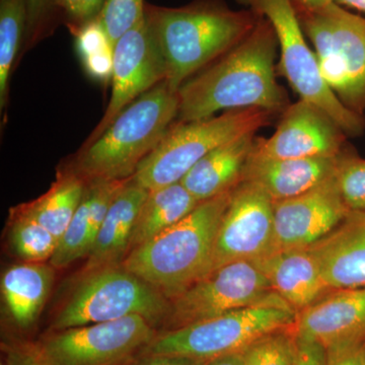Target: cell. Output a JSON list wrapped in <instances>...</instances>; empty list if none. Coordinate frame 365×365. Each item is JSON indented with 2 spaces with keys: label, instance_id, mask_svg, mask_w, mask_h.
<instances>
[{
  "label": "cell",
  "instance_id": "40",
  "mask_svg": "<svg viewBox=\"0 0 365 365\" xmlns=\"http://www.w3.org/2000/svg\"><path fill=\"white\" fill-rule=\"evenodd\" d=\"M297 1L302 2V4H306V6H317L331 1V0H297Z\"/></svg>",
  "mask_w": 365,
  "mask_h": 365
},
{
  "label": "cell",
  "instance_id": "1",
  "mask_svg": "<svg viewBox=\"0 0 365 365\" xmlns=\"http://www.w3.org/2000/svg\"><path fill=\"white\" fill-rule=\"evenodd\" d=\"M277 48L272 26L260 16L241 43L180 88L182 121L207 119L223 110L284 112L289 103L275 78Z\"/></svg>",
  "mask_w": 365,
  "mask_h": 365
},
{
  "label": "cell",
  "instance_id": "4",
  "mask_svg": "<svg viewBox=\"0 0 365 365\" xmlns=\"http://www.w3.org/2000/svg\"><path fill=\"white\" fill-rule=\"evenodd\" d=\"M179 108L178 93L165 81L146 91L102 135L83 146L76 172L86 182L129 179L158 148Z\"/></svg>",
  "mask_w": 365,
  "mask_h": 365
},
{
  "label": "cell",
  "instance_id": "24",
  "mask_svg": "<svg viewBox=\"0 0 365 365\" xmlns=\"http://www.w3.org/2000/svg\"><path fill=\"white\" fill-rule=\"evenodd\" d=\"M88 182L76 170L60 173L51 188L21 208L60 240L83 200Z\"/></svg>",
  "mask_w": 365,
  "mask_h": 365
},
{
  "label": "cell",
  "instance_id": "2",
  "mask_svg": "<svg viewBox=\"0 0 365 365\" xmlns=\"http://www.w3.org/2000/svg\"><path fill=\"white\" fill-rule=\"evenodd\" d=\"M165 66V85L173 91L190 76L241 43L261 16L234 11L222 0H196L188 6H145Z\"/></svg>",
  "mask_w": 365,
  "mask_h": 365
},
{
  "label": "cell",
  "instance_id": "33",
  "mask_svg": "<svg viewBox=\"0 0 365 365\" xmlns=\"http://www.w3.org/2000/svg\"><path fill=\"white\" fill-rule=\"evenodd\" d=\"M106 0H57L69 20V28H78L100 16Z\"/></svg>",
  "mask_w": 365,
  "mask_h": 365
},
{
  "label": "cell",
  "instance_id": "23",
  "mask_svg": "<svg viewBox=\"0 0 365 365\" xmlns=\"http://www.w3.org/2000/svg\"><path fill=\"white\" fill-rule=\"evenodd\" d=\"M199 203L181 182L150 190L137 216L130 251L176 225Z\"/></svg>",
  "mask_w": 365,
  "mask_h": 365
},
{
  "label": "cell",
  "instance_id": "26",
  "mask_svg": "<svg viewBox=\"0 0 365 365\" xmlns=\"http://www.w3.org/2000/svg\"><path fill=\"white\" fill-rule=\"evenodd\" d=\"M71 30L76 39V51L86 73L100 83L111 81L114 45L100 19Z\"/></svg>",
  "mask_w": 365,
  "mask_h": 365
},
{
  "label": "cell",
  "instance_id": "19",
  "mask_svg": "<svg viewBox=\"0 0 365 365\" xmlns=\"http://www.w3.org/2000/svg\"><path fill=\"white\" fill-rule=\"evenodd\" d=\"M339 155L299 160H264L250 155L242 181L259 185L273 202L287 200L335 176Z\"/></svg>",
  "mask_w": 365,
  "mask_h": 365
},
{
  "label": "cell",
  "instance_id": "37",
  "mask_svg": "<svg viewBox=\"0 0 365 365\" xmlns=\"http://www.w3.org/2000/svg\"><path fill=\"white\" fill-rule=\"evenodd\" d=\"M207 360L187 359L170 355H148L139 361L125 364L124 365H203Z\"/></svg>",
  "mask_w": 365,
  "mask_h": 365
},
{
  "label": "cell",
  "instance_id": "11",
  "mask_svg": "<svg viewBox=\"0 0 365 365\" xmlns=\"http://www.w3.org/2000/svg\"><path fill=\"white\" fill-rule=\"evenodd\" d=\"M155 337L153 324L135 314L57 331L40 347L56 365H124Z\"/></svg>",
  "mask_w": 365,
  "mask_h": 365
},
{
  "label": "cell",
  "instance_id": "38",
  "mask_svg": "<svg viewBox=\"0 0 365 365\" xmlns=\"http://www.w3.org/2000/svg\"><path fill=\"white\" fill-rule=\"evenodd\" d=\"M203 365H242V351L215 357L207 360Z\"/></svg>",
  "mask_w": 365,
  "mask_h": 365
},
{
  "label": "cell",
  "instance_id": "3",
  "mask_svg": "<svg viewBox=\"0 0 365 365\" xmlns=\"http://www.w3.org/2000/svg\"><path fill=\"white\" fill-rule=\"evenodd\" d=\"M232 191L199 203L176 225L132 250L123 268L169 300L207 275L218 228Z\"/></svg>",
  "mask_w": 365,
  "mask_h": 365
},
{
  "label": "cell",
  "instance_id": "18",
  "mask_svg": "<svg viewBox=\"0 0 365 365\" xmlns=\"http://www.w3.org/2000/svg\"><path fill=\"white\" fill-rule=\"evenodd\" d=\"M271 288L297 314L332 292L309 247L276 250L255 261Z\"/></svg>",
  "mask_w": 365,
  "mask_h": 365
},
{
  "label": "cell",
  "instance_id": "28",
  "mask_svg": "<svg viewBox=\"0 0 365 365\" xmlns=\"http://www.w3.org/2000/svg\"><path fill=\"white\" fill-rule=\"evenodd\" d=\"M91 247L90 196L86 185L83 200L66 232L60 237L58 246L50 259V263L54 268H66L78 259L88 256Z\"/></svg>",
  "mask_w": 365,
  "mask_h": 365
},
{
  "label": "cell",
  "instance_id": "16",
  "mask_svg": "<svg viewBox=\"0 0 365 365\" xmlns=\"http://www.w3.org/2000/svg\"><path fill=\"white\" fill-rule=\"evenodd\" d=\"M292 329L327 349L365 342V287L333 290L297 314Z\"/></svg>",
  "mask_w": 365,
  "mask_h": 365
},
{
  "label": "cell",
  "instance_id": "34",
  "mask_svg": "<svg viewBox=\"0 0 365 365\" xmlns=\"http://www.w3.org/2000/svg\"><path fill=\"white\" fill-rule=\"evenodd\" d=\"M294 331V329H292ZM295 365H328V351L318 341L294 333Z\"/></svg>",
  "mask_w": 365,
  "mask_h": 365
},
{
  "label": "cell",
  "instance_id": "6",
  "mask_svg": "<svg viewBox=\"0 0 365 365\" xmlns=\"http://www.w3.org/2000/svg\"><path fill=\"white\" fill-rule=\"evenodd\" d=\"M272 115L252 108L172 125L158 148L138 165L132 180L150 191L181 182L210 151L246 134L256 133L269 124Z\"/></svg>",
  "mask_w": 365,
  "mask_h": 365
},
{
  "label": "cell",
  "instance_id": "10",
  "mask_svg": "<svg viewBox=\"0 0 365 365\" xmlns=\"http://www.w3.org/2000/svg\"><path fill=\"white\" fill-rule=\"evenodd\" d=\"M263 272L251 261H235L211 271L170 299L168 331L259 306L277 297Z\"/></svg>",
  "mask_w": 365,
  "mask_h": 365
},
{
  "label": "cell",
  "instance_id": "5",
  "mask_svg": "<svg viewBox=\"0 0 365 365\" xmlns=\"http://www.w3.org/2000/svg\"><path fill=\"white\" fill-rule=\"evenodd\" d=\"M327 85L350 111L365 112V18L331 1L309 6L294 0Z\"/></svg>",
  "mask_w": 365,
  "mask_h": 365
},
{
  "label": "cell",
  "instance_id": "9",
  "mask_svg": "<svg viewBox=\"0 0 365 365\" xmlns=\"http://www.w3.org/2000/svg\"><path fill=\"white\" fill-rule=\"evenodd\" d=\"M170 300L125 268L108 267L88 274L57 314L55 331L141 316L155 325L165 321Z\"/></svg>",
  "mask_w": 365,
  "mask_h": 365
},
{
  "label": "cell",
  "instance_id": "30",
  "mask_svg": "<svg viewBox=\"0 0 365 365\" xmlns=\"http://www.w3.org/2000/svg\"><path fill=\"white\" fill-rule=\"evenodd\" d=\"M335 180L348 209L365 212V158L345 148L338 160Z\"/></svg>",
  "mask_w": 365,
  "mask_h": 365
},
{
  "label": "cell",
  "instance_id": "7",
  "mask_svg": "<svg viewBox=\"0 0 365 365\" xmlns=\"http://www.w3.org/2000/svg\"><path fill=\"white\" fill-rule=\"evenodd\" d=\"M297 317V312L277 297L259 306L167 331L155 337L145 352L146 355L210 360L242 351L267 334L292 328Z\"/></svg>",
  "mask_w": 365,
  "mask_h": 365
},
{
  "label": "cell",
  "instance_id": "31",
  "mask_svg": "<svg viewBox=\"0 0 365 365\" xmlns=\"http://www.w3.org/2000/svg\"><path fill=\"white\" fill-rule=\"evenodd\" d=\"M145 6L144 0H106L98 19L113 45L143 20Z\"/></svg>",
  "mask_w": 365,
  "mask_h": 365
},
{
  "label": "cell",
  "instance_id": "17",
  "mask_svg": "<svg viewBox=\"0 0 365 365\" xmlns=\"http://www.w3.org/2000/svg\"><path fill=\"white\" fill-rule=\"evenodd\" d=\"M309 249L331 290L365 287V212L350 210Z\"/></svg>",
  "mask_w": 365,
  "mask_h": 365
},
{
  "label": "cell",
  "instance_id": "12",
  "mask_svg": "<svg viewBox=\"0 0 365 365\" xmlns=\"http://www.w3.org/2000/svg\"><path fill=\"white\" fill-rule=\"evenodd\" d=\"M274 251L273 200L259 185L241 181L218 228L210 272L232 262L260 260Z\"/></svg>",
  "mask_w": 365,
  "mask_h": 365
},
{
  "label": "cell",
  "instance_id": "39",
  "mask_svg": "<svg viewBox=\"0 0 365 365\" xmlns=\"http://www.w3.org/2000/svg\"><path fill=\"white\" fill-rule=\"evenodd\" d=\"M332 1L345 9L349 7L365 14V0H332Z\"/></svg>",
  "mask_w": 365,
  "mask_h": 365
},
{
  "label": "cell",
  "instance_id": "29",
  "mask_svg": "<svg viewBox=\"0 0 365 365\" xmlns=\"http://www.w3.org/2000/svg\"><path fill=\"white\" fill-rule=\"evenodd\" d=\"M292 328L259 338L242 350V365H295Z\"/></svg>",
  "mask_w": 365,
  "mask_h": 365
},
{
  "label": "cell",
  "instance_id": "41",
  "mask_svg": "<svg viewBox=\"0 0 365 365\" xmlns=\"http://www.w3.org/2000/svg\"><path fill=\"white\" fill-rule=\"evenodd\" d=\"M1 365H4V364H1Z\"/></svg>",
  "mask_w": 365,
  "mask_h": 365
},
{
  "label": "cell",
  "instance_id": "22",
  "mask_svg": "<svg viewBox=\"0 0 365 365\" xmlns=\"http://www.w3.org/2000/svg\"><path fill=\"white\" fill-rule=\"evenodd\" d=\"M54 272L43 263L11 266L1 278V290L9 313L20 328L32 326L50 294Z\"/></svg>",
  "mask_w": 365,
  "mask_h": 365
},
{
  "label": "cell",
  "instance_id": "15",
  "mask_svg": "<svg viewBox=\"0 0 365 365\" xmlns=\"http://www.w3.org/2000/svg\"><path fill=\"white\" fill-rule=\"evenodd\" d=\"M335 176L302 195L274 202L276 250L307 248L337 227L349 212Z\"/></svg>",
  "mask_w": 365,
  "mask_h": 365
},
{
  "label": "cell",
  "instance_id": "13",
  "mask_svg": "<svg viewBox=\"0 0 365 365\" xmlns=\"http://www.w3.org/2000/svg\"><path fill=\"white\" fill-rule=\"evenodd\" d=\"M165 79V66L153 29L143 20L114 46L112 93L104 116L86 144L96 140L134 101Z\"/></svg>",
  "mask_w": 365,
  "mask_h": 365
},
{
  "label": "cell",
  "instance_id": "36",
  "mask_svg": "<svg viewBox=\"0 0 365 365\" xmlns=\"http://www.w3.org/2000/svg\"><path fill=\"white\" fill-rule=\"evenodd\" d=\"M328 365H365V342L327 349Z\"/></svg>",
  "mask_w": 365,
  "mask_h": 365
},
{
  "label": "cell",
  "instance_id": "20",
  "mask_svg": "<svg viewBox=\"0 0 365 365\" xmlns=\"http://www.w3.org/2000/svg\"><path fill=\"white\" fill-rule=\"evenodd\" d=\"M150 190L139 186L132 178L119 193L108 210L86 265V273L117 266L130 251V242L137 216Z\"/></svg>",
  "mask_w": 365,
  "mask_h": 365
},
{
  "label": "cell",
  "instance_id": "8",
  "mask_svg": "<svg viewBox=\"0 0 365 365\" xmlns=\"http://www.w3.org/2000/svg\"><path fill=\"white\" fill-rule=\"evenodd\" d=\"M272 26L280 48V71L300 100L318 106L347 136L361 135L364 116L350 111L324 81L314 50L306 41L294 0H235Z\"/></svg>",
  "mask_w": 365,
  "mask_h": 365
},
{
  "label": "cell",
  "instance_id": "35",
  "mask_svg": "<svg viewBox=\"0 0 365 365\" xmlns=\"http://www.w3.org/2000/svg\"><path fill=\"white\" fill-rule=\"evenodd\" d=\"M6 365H56L48 359L40 345L14 344L4 347Z\"/></svg>",
  "mask_w": 365,
  "mask_h": 365
},
{
  "label": "cell",
  "instance_id": "27",
  "mask_svg": "<svg viewBox=\"0 0 365 365\" xmlns=\"http://www.w3.org/2000/svg\"><path fill=\"white\" fill-rule=\"evenodd\" d=\"M58 239L26 212L21 206L14 210L9 232L14 253L29 263L50 260L58 246Z\"/></svg>",
  "mask_w": 365,
  "mask_h": 365
},
{
  "label": "cell",
  "instance_id": "21",
  "mask_svg": "<svg viewBox=\"0 0 365 365\" xmlns=\"http://www.w3.org/2000/svg\"><path fill=\"white\" fill-rule=\"evenodd\" d=\"M255 134H246L210 151L182 178V186L199 202L234 189L242 181Z\"/></svg>",
  "mask_w": 365,
  "mask_h": 365
},
{
  "label": "cell",
  "instance_id": "14",
  "mask_svg": "<svg viewBox=\"0 0 365 365\" xmlns=\"http://www.w3.org/2000/svg\"><path fill=\"white\" fill-rule=\"evenodd\" d=\"M346 137L321 108L299 100L282 113L272 135L255 139L250 155L264 160L337 157L346 148Z\"/></svg>",
  "mask_w": 365,
  "mask_h": 365
},
{
  "label": "cell",
  "instance_id": "32",
  "mask_svg": "<svg viewBox=\"0 0 365 365\" xmlns=\"http://www.w3.org/2000/svg\"><path fill=\"white\" fill-rule=\"evenodd\" d=\"M57 0H26V45L38 39L45 32L52 14L57 9Z\"/></svg>",
  "mask_w": 365,
  "mask_h": 365
},
{
  "label": "cell",
  "instance_id": "25",
  "mask_svg": "<svg viewBox=\"0 0 365 365\" xmlns=\"http://www.w3.org/2000/svg\"><path fill=\"white\" fill-rule=\"evenodd\" d=\"M26 0H0V108L6 107L9 76L26 32Z\"/></svg>",
  "mask_w": 365,
  "mask_h": 365
}]
</instances>
